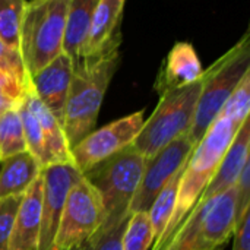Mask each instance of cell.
Masks as SVG:
<instances>
[{"label":"cell","instance_id":"cell-20","mask_svg":"<svg viewBox=\"0 0 250 250\" xmlns=\"http://www.w3.org/2000/svg\"><path fill=\"white\" fill-rule=\"evenodd\" d=\"M183 167L166 183V186L160 190V193L157 195V198L154 199V202H152V205H151V208L148 211L151 226H152V233H154V245H157L158 240L163 237V234L166 231V227H167V224H168V221H170V218L173 215L174 205H176L177 189H179Z\"/></svg>","mask_w":250,"mask_h":250},{"label":"cell","instance_id":"cell-3","mask_svg":"<svg viewBox=\"0 0 250 250\" xmlns=\"http://www.w3.org/2000/svg\"><path fill=\"white\" fill-rule=\"evenodd\" d=\"M237 227L236 185L198 201L160 250H223Z\"/></svg>","mask_w":250,"mask_h":250},{"label":"cell","instance_id":"cell-18","mask_svg":"<svg viewBox=\"0 0 250 250\" xmlns=\"http://www.w3.org/2000/svg\"><path fill=\"white\" fill-rule=\"evenodd\" d=\"M42 167L29 151L0 160V199L23 195L41 174Z\"/></svg>","mask_w":250,"mask_h":250},{"label":"cell","instance_id":"cell-16","mask_svg":"<svg viewBox=\"0 0 250 250\" xmlns=\"http://www.w3.org/2000/svg\"><path fill=\"white\" fill-rule=\"evenodd\" d=\"M250 149V119H246L239 130L236 132L229 149L226 151L214 177L202 192L201 198L208 199L212 198L218 193H223L233 188L237 183V179L245 167V164L250 160L249 157Z\"/></svg>","mask_w":250,"mask_h":250},{"label":"cell","instance_id":"cell-28","mask_svg":"<svg viewBox=\"0 0 250 250\" xmlns=\"http://www.w3.org/2000/svg\"><path fill=\"white\" fill-rule=\"evenodd\" d=\"M22 195L0 199V250H7Z\"/></svg>","mask_w":250,"mask_h":250},{"label":"cell","instance_id":"cell-4","mask_svg":"<svg viewBox=\"0 0 250 250\" xmlns=\"http://www.w3.org/2000/svg\"><path fill=\"white\" fill-rule=\"evenodd\" d=\"M250 72V31L227 53L215 60L202 73V89L198 98L195 117L189 130V138L196 146L208 127L221 113L224 104Z\"/></svg>","mask_w":250,"mask_h":250},{"label":"cell","instance_id":"cell-32","mask_svg":"<svg viewBox=\"0 0 250 250\" xmlns=\"http://www.w3.org/2000/svg\"><path fill=\"white\" fill-rule=\"evenodd\" d=\"M21 101H22V100H21ZM18 103H19V101H13V100H10V98H7V97L0 95V116H1L6 110L15 107Z\"/></svg>","mask_w":250,"mask_h":250},{"label":"cell","instance_id":"cell-30","mask_svg":"<svg viewBox=\"0 0 250 250\" xmlns=\"http://www.w3.org/2000/svg\"><path fill=\"white\" fill-rule=\"evenodd\" d=\"M26 86L9 76L7 73L0 70V95L7 97L13 101H21L23 100L26 94Z\"/></svg>","mask_w":250,"mask_h":250},{"label":"cell","instance_id":"cell-2","mask_svg":"<svg viewBox=\"0 0 250 250\" xmlns=\"http://www.w3.org/2000/svg\"><path fill=\"white\" fill-rule=\"evenodd\" d=\"M119 63L120 51H113L98 59H82L73 64L62 120L70 149L94 130L104 95Z\"/></svg>","mask_w":250,"mask_h":250},{"label":"cell","instance_id":"cell-22","mask_svg":"<svg viewBox=\"0 0 250 250\" xmlns=\"http://www.w3.org/2000/svg\"><path fill=\"white\" fill-rule=\"evenodd\" d=\"M26 0H0V40L21 51V26Z\"/></svg>","mask_w":250,"mask_h":250},{"label":"cell","instance_id":"cell-7","mask_svg":"<svg viewBox=\"0 0 250 250\" xmlns=\"http://www.w3.org/2000/svg\"><path fill=\"white\" fill-rule=\"evenodd\" d=\"M201 89L202 76L190 85L160 95L154 113L144 122L139 135L132 144L144 158L152 157L176 138L189 133Z\"/></svg>","mask_w":250,"mask_h":250},{"label":"cell","instance_id":"cell-8","mask_svg":"<svg viewBox=\"0 0 250 250\" xmlns=\"http://www.w3.org/2000/svg\"><path fill=\"white\" fill-rule=\"evenodd\" d=\"M104 221L103 204L95 188L82 176L69 190L53 250H72L88 240Z\"/></svg>","mask_w":250,"mask_h":250},{"label":"cell","instance_id":"cell-31","mask_svg":"<svg viewBox=\"0 0 250 250\" xmlns=\"http://www.w3.org/2000/svg\"><path fill=\"white\" fill-rule=\"evenodd\" d=\"M233 250H250V211L243 215L234 231Z\"/></svg>","mask_w":250,"mask_h":250},{"label":"cell","instance_id":"cell-14","mask_svg":"<svg viewBox=\"0 0 250 250\" xmlns=\"http://www.w3.org/2000/svg\"><path fill=\"white\" fill-rule=\"evenodd\" d=\"M204 67L195 47L190 42L179 41L167 54L154 83V89L161 95L167 91L190 85L201 79Z\"/></svg>","mask_w":250,"mask_h":250},{"label":"cell","instance_id":"cell-19","mask_svg":"<svg viewBox=\"0 0 250 250\" xmlns=\"http://www.w3.org/2000/svg\"><path fill=\"white\" fill-rule=\"evenodd\" d=\"M98 0H70L66 29L63 40V53H66L73 64L81 62L83 45L89 32L91 19Z\"/></svg>","mask_w":250,"mask_h":250},{"label":"cell","instance_id":"cell-6","mask_svg":"<svg viewBox=\"0 0 250 250\" xmlns=\"http://www.w3.org/2000/svg\"><path fill=\"white\" fill-rule=\"evenodd\" d=\"M144 166L145 158L130 145L82 174L101 198L103 227H113L129 217V207L141 185Z\"/></svg>","mask_w":250,"mask_h":250},{"label":"cell","instance_id":"cell-29","mask_svg":"<svg viewBox=\"0 0 250 250\" xmlns=\"http://www.w3.org/2000/svg\"><path fill=\"white\" fill-rule=\"evenodd\" d=\"M250 211V160L245 164L236 183V214L237 224Z\"/></svg>","mask_w":250,"mask_h":250},{"label":"cell","instance_id":"cell-26","mask_svg":"<svg viewBox=\"0 0 250 250\" xmlns=\"http://www.w3.org/2000/svg\"><path fill=\"white\" fill-rule=\"evenodd\" d=\"M127 218L114 224L113 227L101 226L95 231V234H92L88 240H85L83 243H81L72 250H122V237Z\"/></svg>","mask_w":250,"mask_h":250},{"label":"cell","instance_id":"cell-1","mask_svg":"<svg viewBox=\"0 0 250 250\" xmlns=\"http://www.w3.org/2000/svg\"><path fill=\"white\" fill-rule=\"evenodd\" d=\"M240 126L242 125H237L231 119L218 114V117L208 127L204 138L193 148L182 170L173 215L166 227L163 237L151 250L161 249L170 239L173 231L183 221V218L196 205L202 192L214 177L226 151L229 149Z\"/></svg>","mask_w":250,"mask_h":250},{"label":"cell","instance_id":"cell-13","mask_svg":"<svg viewBox=\"0 0 250 250\" xmlns=\"http://www.w3.org/2000/svg\"><path fill=\"white\" fill-rule=\"evenodd\" d=\"M72 73L73 62L66 53H62L29 81V88L60 123L63 120Z\"/></svg>","mask_w":250,"mask_h":250},{"label":"cell","instance_id":"cell-23","mask_svg":"<svg viewBox=\"0 0 250 250\" xmlns=\"http://www.w3.org/2000/svg\"><path fill=\"white\" fill-rule=\"evenodd\" d=\"M154 245V233L148 212H132L127 218L122 250H151Z\"/></svg>","mask_w":250,"mask_h":250},{"label":"cell","instance_id":"cell-5","mask_svg":"<svg viewBox=\"0 0 250 250\" xmlns=\"http://www.w3.org/2000/svg\"><path fill=\"white\" fill-rule=\"evenodd\" d=\"M70 0L26 1L21 26V54L29 76L63 53Z\"/></svg>","mask_w":250,"mask_h":250},{"label":"cell","instance_id":"cell-9","mask_svg":"<svg viewBox=\"0 0 250 250\" xmlns=\"http://www.w3.org/2000/svg\"><path fill=\"white\" fill-rule=\"evenodd\" d=\"M144 110H139L86 135L70 149L76 168L83 174L101 161L130 146L144 126Z\"/></svg>","mask_w":250,"mask_h":250},{"label":"cell","instance_id":"cell-24","mask_svg":"<svg viewBox=\"0 0 250 250\" xmlns=\"http://www.w3.org/2000/svg\"><path fill=\"white\" fill-rule=\"evenodd\" d=\"M18 111H19L21 122H22V129H23V138H25V144H26V151H29L32 154V157L44 168L47 166V160H45V146H44V136H42L41 127H40L35 116L28 108L25 100L19 101Z\"/></svg>","mask_w":250,"mask_h":250},{"label":"cell","instance_id":"cell-10","mask_svg":"<svg viewBox=\"0 0 250 250\" xmlns=\"http://www.w3.org/2000/svg\"><path fill=\"white\" fill-rule=\"evenodd\" d=\"M193 148L195 145L190 141L189 133H185L161 148L152 157L145 158L141 185L130 202L129 214L149 211L160 190L186 164Z\"/></svg>","mask_w":250,"mask_h":250},{"label":"cell","instance_id":"cell-25","mask_svg":"<svg viewBox=\"0 0 250 250\" xmlns=\"http://www.w3.org/2000/svg\"><path fill=\"white\" fill-rule=\"evenodd\" d=\"M250 113V72L243 76L240 83L236 86L227 103L224 104L220 114L231 119L237 125H242L249 119Z\"/></svg>","mask_w":250,"mask_h":250},{"label":"cell","instance_id":"cell-15","mask_svg":"<svg viewBox=\"0 0 250 250\" xmlns=\"http://www.w3.org/2000/svg\"><path fill=\"white\" fill-rule=\"evenodd\" d=\"M42 204V176L25 190L16 214L7 250H38Z\"/></svg>","mask_w":250,"mask_h":250},{"label":"cell","instance_id":"cell-21","mask_svg":"<svg viewBox=\"0 0 250 250\" xmlns=\"http://www.w3.org/2000/svg\"><path fill=\"white\" fill-rule=\"evenodd\" d=\"M18 104L0 116V160L26 151Z\"/></svg>","mask_w":250,"mask_h":250},{"label":"cell","instance_id":"cell-12","mask_svg":"<svg viewBox=\"0 0 250 250\" xmlns=\"http://www.w3.org/2000/svg\"><path fill=\"white\" fill-rule=\"evenodd\" d=\"M125 3L126 0H98L92 13L82 59H98L119 51L122 45L120 28Z\"/></svg>","mask_w":250,"mask_h":250},{"label":"cell","instance_id":"cell-11","mask_svg":"<svg viewBox=\"0 0 250 250\" xmlns=\"http://www.w3.org/2000/svg\"><path fill=\"white\" fill-rule=\"evenodd\" d=\"M42 204L38 250H53L66 196L70 188L82 177L75 164H50L41 170Z\"/></svg>","mask_w":250,"mask_h":250},{"label":"cell","instance_id":"cell-27","mask_svg":"<svg viewBox=\"0 0 250 250\" xmlns=\"http://www.w3.org/2000/svg\"><path fill=\"white\" fill-rule=\"evenodd\" d=\"M0 70L25 85L29 86V76L19 50L4 44L0 40Z\"/></svg>","mask_w":250,"mask_h":250},{"label":"cell","instance_id":"cell-17","mask_svg":"<svg viewBox=\"0 0 250 250\" xmlns=\"http://www.w3.org/2000/svg\"><path fill=\"white\" fill-rule=\"evenodd\" d=\"M23 100H25L28 108L31 110V113L35 116V119L41 127V132L44 136L47 166H50V164H73L70 146L67 144L62 123L40 101V98L35 95V92L29 86L26 89Z\"/></svg>","mask_w":250,"mask_h":250}]
</instances>
